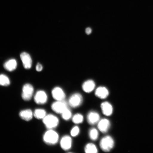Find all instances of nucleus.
<instances>
[{
  "mask_svg": "<svg viewBox=\"0 0 153 153\" xmlns=\"http://www.w3.org/2000/svg\"><path fill=\"white\" fill-rule=\"evenodd\" d=\"M51 108L56 113L61 114L68 108V104L64 100L56 101L51 105Z\"/></svg>",
  "mask_w": 153,
  "mask_h": 153,
  "instance_id": "nucleus-5",
  "label": "nucleus"
},
{
  "mask_svg": "<svg viewBox=\"0 0 153 153\" xmlns=\"http://www.w3.org/2000/svg\"><path fill=\"white\" fill-rule=\"evenodd\" d=\"M43 123L48 129H53L59 125V120L52 114H47L43 119Z\"/></svg>",
  "mask_w": 153,
  "mask_h": 153,
  "instance_id": "nucleus-2",
  "label": "nucleus"
},
{
  "mask_svg": "<svg viewBox=\"0 0 153 153\" xmlns=\"http://www.w3.org/2000/svg\"><path fill=\"white\" fill-rule=\"evenodd\" d=\"M43 70V66L40 63H38L36 66V70L38 72L42 71Z\"/></svg>",
  "mask_w": 153,
  "mask_h": 153,
  "instance_id": "nucleus-25",
  "label": "nucleus"
},
{
  "mask_svg": "<svg viewBox=\"0 0 153 153\" xmlns=\"http://www.w3.org/2000/svg\"><path fill=\"white\" fill-rule=\"evenodd\" d=\"M109 93L108 90L104 87H99L95 91L96 96L101 99H105L108 97Z\"/></svg>",
  "mask_w": 153,
  "mask_h": 153,
  "instance_id": "nucleus-14",
  "label": "nucleus"
},
{
  "mask_svg": "<svg viewBox=\"0 0 153 153\" xmlns=\"http://www.w3.org/2000/svg\"><path fill=\"white\" fill-rule=\"evenodd\" d=\"M86 153H97L98 150L96 145L93 143H89L86 145L85 148Z\"/></svg>",
  "mask_w": 153,
  "mask_h": 153,
  "instance_id": "nucleus-19",
  "label": "nucleus"
},
{
  "mask_svg": "<svg viewBox=\"0 0 153 153\" xmlns=\"http://www.w3.org/2000/svg\"><path fill=\"white\" fill-rule=\"evenodd\" d=\"M110 127L109 120L105 118L99 120L97 124V127L99 131L103 133H106L108 132Z\"/></svg>",
  "mask_w": 153,
  "mask_h": 153,
  "instance_id": "nucleus-11",
  "label": "nucleus"
},
{
  "mask_svg": "<svg viewBox=\"0 0 153 153\" xmlns=\"http://www.w3.org/2000/svg\"><path fill=\"white\" fill-rule=\"evenodd\" d=\"M53 98L56 101H63L66 97L65 94L63 89L60 87H55L51 92Z\"/></svg>",
  "mask_w": 153,
  "mask_h": 153,
  "instance_id": "nucleus-8",
  "label": "nucleus"
},
{
  "mask_svg": "<svg viewBox=\"0 0 153 153\" xmlns=\"http://www.w3.org/2000/svg\"><path fill=\"white\" fill-rule=\"evenodd\" d=\"M47 115L46 111L43 109H36L33 112L34 116L38 120H43Z\"/></svg>",
  "mask_w": 153,
  "mask_h": 153,
  "instance_id": "nucleus-18",
  "label": "nucleus"
},
{
  "mask_svg": "<svg viewBox=\"0 0 153 153\" xmlns=\"http://www.w3.org/2000/svg\"><path fill=\"white\" fill-rule=\"evenodd\" d=\"M20 117L23 120L26 121H29L33 118V112L29 109H27L21 111L19 113Z\"/></svg>",
  "mask_w": 153,
  "mask_h": 153,
  "instance_id": "nucleus-15",
  "label": "nucleus"
},
{
  "mask_svg": "<svg viewBox=\"0 0 153 153\" xmlns=\"http://www.w3.org/2000/svg\"><path fill=\"white\" fill-rule=\"evenodd\" d=\"M101 108L103 114L105 116H109L112 114L113 108L112 105L108 102H104L101 104Z\"/></svg>",
  "mask_w": 153,
  "mask_h": 153,
  "instance_id": "nucleus-13",
  "label": "nucleus"
},
{
  "mask_svg": "<svg viewBox=\"0 0 153 153\" xmlns=\"http://www.w3.org/2000/svg\"><path fill=\"white\" fill-rule=\"evenodd\" d=\"M114 145V140L110 136H106L101 139L100 146L101 150L105 152H108L113 148Z\"/></svg>",
  "mask_w": 153,
  "mask_h": 153,
  "instance_id": "nucleus-3",
  "label": "nucleus"
},
{
  "mask_svg": "<svg viewBox=\"0 0 153 153\" xmlns=\"http://www.w3.org/2000/svg\"><path fill=\"white\" fill-rule=\"evenodd\" d=\"M17 66V63L14 59H11L5 62L4 67L5 69L9 71H12L16 69Z\"/></svg>",
  "mask_w": 153,
  "mask_h": 153,
  "instance_id": "nucleus-17",
  "label": "nucleus"
},
{
  "mask_svg": "<svg viewBox=\"0 0 153 153\" xmlns=\"http://www.w3.org/2000/svg\"><path fill=\"white\" fill-rule=\"evenodd\" d=\"M72 139L69 136L65 135L61 139L60 144L61 148L63 150L67 151L69 150L71 148Z\"/></svg>",
  "mask_w": 153,
  "mask_h": 153,
  "instance_id": "nucleus-9",
  "label": "nucleus"
},
{
  "mask_svg": "<svg viewBox=\"0 0 153 153\" xmlns=\"http://www.w3.org/2000/svg\"><path fill=\"white\" fill-rule=\"evenodd\" d=\"M100 115L97 112L95 111H91L88 114L87 116V120L91 125H94L98 123L100 120Z\"/></svg>",
  "mask_w": 153,
  "mask_h": 153,
  "instance_id": "nucleus-12",
  "label": "nucleus"
},
{
  "mask_svg": "<svg viewBox=\"0 0 153 153\" xmlns=\"http://www.w3.org/2000/svg\"><path fill=\"white\" fill-rule=\"evenodd\" d=\"M48 96L46 93L43 90L38 91L34 96V101L38 105H43L48 101Z\"/></svg>",
  "mask_w": 153,
  "mask_h": 153,
  "instance_id": "nucleus-7",
  "label": "nucleus"
},
{
  "mask_svg": "<svg viewBox=\"0 0 153 153\" xmlns=\"http://www.w3.org/2000/svg\"><path fill=\"white\" fill-rule=\"evenodd\" d=\"M83 116L80 114H76L73 117L72 120L74 123L78 124L82 123L83 121Z\"/></svg>",
  "mask_w": 153,
  "mask_h": 153,
  "instance_id": "nucleus-22",
  "label": "nucleus"
},
{
  "mask_svg": "<svg viewBox=\"0 0 153 153\" xmlns=\"http://www.w3.org/2000/svg\"><path fill=\"white\" fill-rule=\"evenodd\" d=\"M61 114L63 119L66 120H69L72 117V113L68 108L66 109Z\"/></svg>",
  "mask_w": 153,
  "mask_h": 153,
  "instance_id": "nucleus-23",
  "label": "nucleus"
},
{
  "mask_svg": "<svg viewBox=\"0 0 153 153\" xmlns=\"http://www.w3.org/2000/svg\"><path fill=\"white\" fill-rule=\"evenodd\" d=\"M99 136L98 131L97 130L93 128L90 130L89 131V136L90 138L93 141L96 140L98 139Z\"/></svg>",
  "mask_w": 153,
  "mask_h": 153,
  "instance_id": "nucleus-21",
  "label": "nucleus"
},
{
  "mask_svg": "<svg viewBox=\"0 0 153 153\" xmlns=\"http://www.w3.org/2000/svg\"><path fill=\"white\" fill-rule=\"evenodd\" d=\"M10 80L8 76L5 74H0V85L7 87L10 85Z\"/></svg>",
  "mask_w": 153,
  "mask_h": 153,
  "instance_id": "nucleus-20",
  "label": "nucleus"
},
{
  "mask_svg": "<svg viewBox=\"0 0 153 153\" xmlns=\"http://www.w3.org/2000/svg\"><path fill=\"white\" fill-rule=\"evenodd\" d=\"M59 135L58 133L53 129H48L43 136V140L48 145H54L58 142Z\"/></svg>",
  "mask_w": 153,
  "mask_h": 153,
  "instance_id": "nucleus-1",
  "label": "nucleus"
},
{
  "mask_svg": "<svg viewBox=\"0 0 153 153\" xmlns=\"http://www.w3.org/2000/svg\"><path fill=\"white\" fill-rule=\"evenodd\" d=\"M34 91L33 86L29 83L25 84L22 89V99L25 101H30L33 97Z\"/></svg>",
  "mask_w": 153,
  "mask_h": 153,
  "instance_id": "nucleus-4",
  "label": "nucleus"
},
{
  "mask_svg": "<svg viewBox=\"0 0 153 153\" xmlns=\"http://www.w3.org/2000/svg\"><path fill=\"white\" fill-rule=\"evenodd\" d=\"M95 84L94 81L92 80H87L82 85V89L85 93H90L95 89Z\"/></svg>",
  "mask_w": 153,
  "mask_h": 153,
  "instance_id": "nucleus-16",
  "label": "nucleus"
},
{
  "mask_svg": "<svg viewBox=\"0 0 153 153\" xmlns=\"http://www.w3.org/2000/svg\"><path fill=\"white\" fill-rule=\"evenodd\" d=\"M20 57L25 68L28 69L31 68L32 60L31 57L28 53L26 52L22 53L20 55Z\"/></svg>",
  "mask_w": 153,
  "mask_h": 153,
  "instance_id": "nucleus-10",
  "label": "nucleus"
},
{
  "mask_svg": "<svg viewBox=\"0 0 153 153\" xmlns=\"http://www.w3.org/2000/svg\"><path fill=\"white\" fill-rule=\"evenodd\" d=\"M79 128L78 126H76L72 128L71 131V135L72 137H76L79 134Z\"/></svg>",
  "mask_w": 153,
  "mask_h": 153,
  "instance_id": "nucleus-24",
  "label": "nucleus"
},
{
  "mask_svg": "<svg viewBox=\"0 0 153 153\" xmlns=\"http://www.w3.org/2000/svg\"><path fill=\"white\" fill-rule=\"evenodd\" d=\"M83 100V97L81 94L79 93H75L70 97L68 104L72 108H77L82 104Z\"/></svg>",
  "mask_w": 153,
  "mask_h": 153,
  "instance_id": "nucleus-6",
  "label": "nucleus"
},
{
  "mask_svg": "<svg viewBox=\"0 0 153 153\" xmlns=\"http://www.w3.org/2000/svg\"><path fill=\"white\" fill-rule=\"evenodd\" d=\"M92 30L90 28H87L85 30L86 33L87 34H90L91 33Z\"/></svg>",
  "mask_w": 153,
  "mask_h": 153,
  "instance_id": "nucleus-26",
  "label": "nucleus"
}]
</instances>
